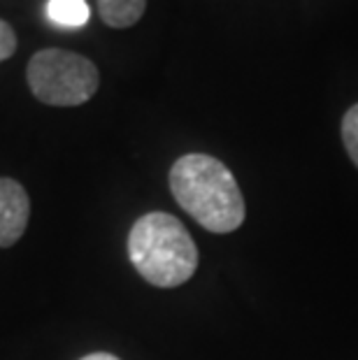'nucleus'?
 Here are the masks:
<instances>
[{
	"label": "nucleus",
	"instance_id": "9",
	"mask_svg": "<svg viewBox=\"0 0 358 360\" xmlns=\"http://www.w3.org/2000/svg\"><path fill=\"white\" fill-rule=\"evenodd\" d=\"M79 360H119L117 356H112V354H89V356H84V358H79Z\"/></svg>",
	"mask_w": 358,
	"mask_h": 360
},
{
	"label": "nucleus",
	"instance_id": "7",
	"mask_svg": "<svg viewBox=\"0 0 358 360\" xmlns=\"http://www.w3.org/2000/svg\"><path fill=\"white\" fill-rule=\"evenodd\" d=\"M340 133H342V144H345L349 158H352V163L358 167V103L345 112Z\"/></svg>",
	"mask_w": 358,
	"mask_h": 360
},
{
	"label": "nucleus",
	"instance_id": "1",
	"mask_svg": "<svg viewBox=\"0 0 358 360\" xmlns=\"http://www.w3.org/2000/svg\"><path fill=\"white\" fill-rule=\"evenodd\" d=\"M177 205L205 231L228 235L245 224L247 207L233 172L210 154H184L170 167Z\"/></svg>",
	"mask_w": 358,
	"mask_h": 360
},
{
	"label": "nucleus",
	"instance_id": "4",
	"mask_svg": "<svg viewBox=\"0 0 358 360\" xmlns=\"http://www.w3.org/2000/svg\"><path fill=\"white\" fill-rule=\"evenodd\" d=\"M30 198L17 179L0 177V249L14 247L26 233Z\"/></svg>",
	"mask_w": 358,
	"mask_h": 360
},
{
	"label": "nucleus",
	"instance_id": "6",
	"mask_svg": "<svg viewBox=\"0 0 358 360\" xmlns=\"http://www.w3.org/2000/svg\"><path fill=\"white\" fill-rule=\"evenodd\" d=\"M91 10L87 0H49L47 19L60 28H82L89 21Z\"/></svg>",
	"mask_w": 358,
	"mask_h": 360
},
{
	"label": "nucleus",
	"instance_id": "5",
	"mask_svg": "<svg viewBox=\"0 0 358 360\" xmlns=\"http://www.w3.org/2000/svg\"><path fill=\"white\" fill-rule=\"evenodd\" d=\"M147 0H98V14L110 28H131L142 19Z\"/></svg>",
	"mask_w": 358,
	"mask_h": 360
},
{
	"label": "nucleus",
	"instance_id": "2",
	"mask_svg": "<svg viewBox=\"0 0 358 360\" xmlns=\"http://www.w3.org/2000/svg\"><path fill=\"white\" fill-rule=\"evenodd\" d=\"M128 258L158 288H177L198 270V249L184 224L165 212H149L128 233Z\"/></svg>",
	"mask_w": 358,
	"mask_h": 360
},
{
	"label": "nucleus",
	"instance_id": "8",
	"mask_svg": "<svg viewBox=\"0 0 358 360\" xmlns=\"http://www.w3.org/2000/svg\"><path fill=\"white\" fill-rule=\"evenodd\" d=\"M14 51H17V33L7 21L0 19V63L10 58Z\"/></svg>",
	"mask_w": 358,
	"mask_h": 360
},
{
	"label": "nucleus",
	"instance_id": "3",
	"mask_svg": "<svg viewBox=\"0 0 358 360\" xmlns=\"http://www.w3.org/2000/svg\"><path fill=\"white\" fill-rule=\"evenodd\" d=\"M28 89L37 101L51 107H77L89 103L101 86L96 63L68 49H40L26 68Z\"/></svg>",
	"mask_w": 358,
	"mask_h": 360
}]
</instances>
